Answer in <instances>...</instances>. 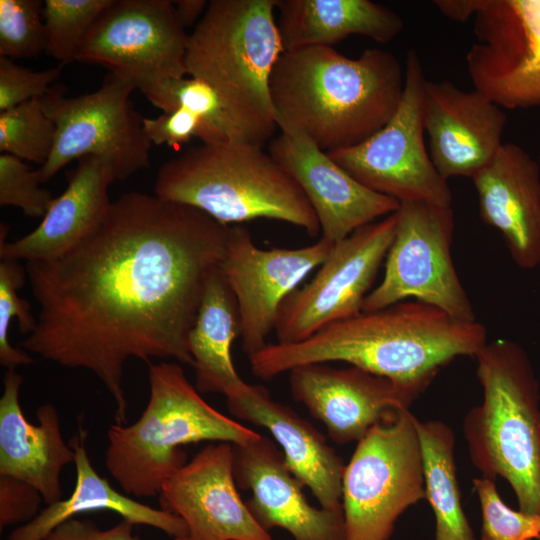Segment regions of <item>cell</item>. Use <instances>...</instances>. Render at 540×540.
<instances>
[{
	"label": "cell",
	"instance_id": "4",
	"mask_svg": "<svg viewBox=\"0 0 540 540\" xmlns=\"http://www.w3.org/2000/svg\"><path fill=\"white\" fill-rule=\"evenodd\" d=\"M154 194L227 226L265 218L297 226L311 237L321 231L295 179L262 146L241 140L202 143L163 163Z\"/></svg>",
	"mask_w": 540,
	"mask_h": 540
},
{
	"label": "cell",
	"instance_id": "30",
	"mask_svg": "<svg viewBox=\"0 0 540 540\" xmlns=\"http://www.w3.org/2000/svg\"><path fill=\"white\" fill-rule=\"evenodd\" d=\"M113 0H45L43 21L46 29L45 53L62 65L75 56L99 15Z\"/></svg>",
	"mask_w": 540,
	"mask_h": 540
},
{
	"label": "cell",
	"instance_id": "20",
	"mask_svg": "<svg viewBox=\"0 0 540 540\" xmlns=\"http://www.w3.org/2000/svg\"><path fill=\"white\" fill-rule=\"evenodd\" d=\"M233 448L236 484L251 491L246 505L264 530L281 528L294 540H346L343 508L312 506L303 493L304 484L268 437L260 435Z\"/></svg>",
	"mask_w": 540,
	"mask_h": 540
},
{
	"label": "cell",
	"instance_id": "11",
	"mask_svg": "<svg viewBox=\"0 0 540 540\" xmlns=\"http://www.w3.org/2000/svg\"><path fill=\"white\" fill-rule=\"evenodd\" d=\"M404 89L389 122L359 145L326 152L354 179L399 203L451 206L448 182L435 168L424 143L423 68L415 51L406 56Z\"/></svg>",
	"mask_w": 540,
	"mask_h": 540
},
{
	"label": "cell",
	"instance_id": "8",
	"mask_svg": "<svg viewBox=\"0 0 540 540\" xmlns=\"http://www.w3.org/2000/svg\"><path fill=\"white\" fill-rule=\"evenodd\" d=\"M416 420L403 410L357 442L342 478L346 540H389L398 518L425 499Z\"/></svg>",
	"mask_w": 540,
	"mask_h": 540
},
{
	"label": "cell",
	"instance_id": "19",
	"mask_svg": "<svg viewBox=\"0 0 540 540\" xmlns=\"http://www.w3.org/2000/svg\"><path fill=\"white\" fill-rule=\"evenodd\" d=\"M422 121L429 155L446 180L472 177L503 144L507 117L480 91L463 90L448 80L422 87Z\"/></svg>",
	"mask_w": 540,
	"mask_h": 540
},
{
	"label": "cell",
	"instance_id": "28",
	"mask_svg": "<svg viewBox=\"0 0 540 540\" xmlns=\"http://www.w3.org/2000/svg\"><path fill=\"white\" fill-rule=\"evenodd\" d=\"M425 481V499L435 515V540H476L461 504L454 459L455 436L442 421L416 420Z\"/></svg>",
	"mask_w": 540,
	"mask_h": 540
},
{
	"label": "cell",
	"instance_id": "10",
	"mask_svg": "<svg viewBox=\"0 0 540 540\" xmlns=\"http://www.w3.org/2000/svg\"><path fill=\"white\" fill-rule=\"evenodd\" d=\"M396 230L384 262V275L364 300L372 311L404 300L437 307L462 321L476 316L451 256V206L400 203Z\"/></svg>",
	"mask_w": 540,
	"mask_h": 540
},
{
	"label": "cell",
	"instance_id": "9",
	"mask_svg": "<svg viewBox=\"0 0 540 540\" xmlns=\"http://www.w3.org/2000/svg\"><path fill=\"white\" fill-rule=\"evenodd\" d=\"M135 89L137 81L132 76L109 71L91 93L66 97L60 87H52L40 97L42 109L56 127L52 153L37 169L40 182L85 156L106 160L116 181L148 168L152 143L130 99Z\"/></svg>",
	"mask_w": 540,
	"mask_h": 540
},
{
	"label": "cell",
	"instance_id": "33",
	"mask_svg": "<svg viewBox=\"0 0 540 540\" xmlns=\"http://www.w3.org/2000/svg\"><path fill=\"white\" fill-rule=\"evenodd\" d=\"M41 0H0V57L31 58L46 50Z\"/></svg>",
	"mask_w": 540,
	"mask_h": 540
},
{
	"label": "cell",
	"instance_id": "13",
	"mask_svg": "<svg viewBox=\"0 0 540 540\" xmlns=\"http://www.w3.org/2000/svg\"><path fill=\"white\" fill-rule=\"evenodd\" d=\"M474 89L507 109L540 106V0H473Z\"/></svg>",
	"mask_w": 540,
	"mask_h": 540
},
{
	"label": "cell",
	"instance_id": "3",
	"mask_svg": "<svg viewBox=\"0 0 540 540\" xmlns=\"http://www.w3.org/2000/svg\"><path fill=\"white\" fill-rule=\"evenodd\" d=\"M395 55L348 58L330 46L285 51L269 80L278 129L293 128L330 152L361 144L395 114L404 89Z\"/></svg>",
	"mask_w": 540,
	"mask_h": 540
},
{
	"label": "cell",
	"instance_id": "34",
	"mask_svg": "<svg viewBox=\"0 0 540 540\" xmlns=\"http://www.w3.org/2000/svg\"><path fill=\"white\" fill-rule=\"evenodd\" d=\"M481 512V540H540V516L513 510L501 499L495 481L473 479Z\"/></svg>",
	"mask_w": 540,
	"mask_h": 540
},
{
	"label": "cell",
	"instance_id": "29",
	"mask_svg": "<svg viewBox=\"0 0 540 540\" xmlns=\"http://www.w3.org/2000/svg\"><path fill=\"white\" fill-rule=\"evenodd\" d=\"M137 89L163 112L182 107L196 114L202 122L200 140L204 144L245 141L219 94L201 79L190 76L145 81Z\"/></svg>",
	"mask_w": 540,
	"mask_h": 540
},
{
	"label": "cell",
	"instance_id": "5",
	"mask_svg": "<svg viewBox=\"0 0 540 540\" xmlns=\"http://www.w3.org/2000/svg\"><path fill=\"white\" fill-rule=\"evenodd\" d=\"M277 0H211L188 35L187 75L221 97L246 142L262 146L278 129L269 80L285 52Z\"/></svg>",
	"mask_w": 540,
	"mask_h": 540
},
{
	"label": "cell",
	"instance_id": "39",
	"mask_svg": "<svg viewBox=\"0 0 540 540\" xmlns=\"http://www.w3.org/2000/svg\"><path fill=\"white\" fill-rule=\"evenodd\" d=\"M134 524L127 520L108 529H100L88 519L71 518L54 528L44 540H140Z\"/></svg>",
	"mask_w": 540,
	"mask_h": 540
},
{
	"label": "cell",
	"instance_id": "12",
	"mask_svg": "<svg viewBox=\"0 0 540 540\" xmlns=\"http://www.w3.org/2000/svg\"><path fill=\"white\" fill-rule=\"evenodd\" d=\"M396 212L334 243L314 277L283 301L274 330L278 343L303 341L362 311L392 243Z\"/></svg>",
	"mask_w": 540,
	"mask_h": 540
},
{
	"label": "cell",
	"instance_id": "17",
	"mask_svg": "<svg viewBox=\"0 0 540 540\" xmlns=\"http://www.w3.org/2000/svg\"><path fill=\"white\" fill-rule=\"evenodd\" d=\"M289 385L293 398L324 424L338 444L360 441L415 400L389 379L352 365H300L289 371Z\"/></svg>",
	"mask_w": 540,
	"mask_h": 540
},
{
	"label": "cell",
	"instance_id": "37",
	"mask_svg": "<svg viewBox=\"0 0 540 540\" xmlns=\"http://www.w3.org/2000/svg\"><path fill=\"white\" fill-rule=\"evenodd\" d=\"M143 128L152 144L172 148L188 143L193 137L200 139L202 134L200 118L182 107L163 112L156 118L143 117Z\"/></svg>",
	"mask_w": 540,
	"mask_h": 540
},
{
	"label": "cell",
	"instance_id": "31",
	"mask_svg": "<svg viewBox=\"0 0 540 540\" xmlns=\"http://www.w3.org/2000/svg\"><path fill=\"white\" fill-rule=\"evenodd\" d=\"M56 127L39 98L0 112V151L41 166L49 159Z\"/></svg>",
	"mask_w": 540,
	"mask_h": 540
},
{
	"label": "cell",
	"instance_id": "21",
	"mask_svg": "<svg viewBox=\"0 0 540 540\" xmlns=\"http://www.w3.org/2000/svg\"><path fill=\"white\" fill-rule=\"evenodd\" d=\"M482 221L500 232L514 263L540 265V171L519 146L503 143L471 177Z\"/></svg>",
	"mask_w": 540,
	"mask_h": 540
},
{
	"label": "cell",
	"instance_id": "38",
	"mask_svg": "<svg viewBox=\"0 0 540 540\" xmlns=\"http://www.w3.org/2000/svg\"><path fill=\"white\" fill-rule=\"evenodd\" d=\"M40 492L20 479L0 475V529L26 524L39 513Z\"/></svg>",
	"mask_w": 540,
	"mask_h": 540
},
{
	"label": "cell",
	"instance_id": "41",
	"mask_svg": "<svg viewBox=\"0 0 540 540\" xmlns=\"http://www.w3.org/2000/svg\"><path fill=\"white\" fill-rule=\"evenodd\" d=\"M433 3L453 21L465 22L473 16V0H437Z\"/></svg>",
	"mask_w": 540,
	"mask_h": 540
},
{
	"label": "cell",
	"instance_id": "25",
	"mask_svg": "<svg viewBox=\"0 0 540 540\" xmlns=\"http://www.w3.org/2000/svg\"><path fill=\"white\" fill-rule=\"evenodd\" d=\"M86 435L79 419L77 432L70 441L76 468V483L71 495L47 505L30 522L15 528L7 540H44L61 523L78 514L94 511H112L134 525L159 529L174 540L185 537L187 527L180 517L118 492L97 473L87 453Z\"/></svg>",
	"mask_w": 540,
	"mask_h": 540
},
{
	"label": "cell",
	"instance_id": "16",
	"mask_svg": "<svg viewBox=\"0 0 540 540\" xmlns=\"http://www.w3.org/2000/svg\"><path fill=\"white\" fill-rule=\"evenodd\" d=\"M233 463V444H210L163 484L161 509L187 527L180 540H272L241 499Z\"/></svg>",
	"mask_w": 540,
	"mask_h": 540
},
{
	"label": "cell",
	"instance_id": "14",
	"mask_svg": "<svg viewBox=\"0 0 540 540\" xmlns=\"http://www.w3.org/2000/svg\"><path fill=\"white\" fill-rule=\"evenodd\" d=\"M188 35L173 1L113 0L84 38L75 61L145 81L187 75Z\"/></svg>",
	"mask_w": 540,
	"mask_h": 540
},
{
	"label": "cell",
	"instance_id": "2",
	"mask_svg": "<svg viewBox=\"0 0 540 540\" xmlns=\"http://www.w3.org/2000/svg\"><path fill=\"white\" fill-rule=\"evenodd\" d=\"M479 321L455 319L409 299L332 323L296 343H268L249 357L252 374L271 380L310 363L345 362L392 381L413 398L439 370L487 343Z\"/></svg>",
	"mask_w": 540,
	"mask_h": 540
},
{
	"label": "cell",
	"instance_id": "32",
	"mask_svg": "<svg viewBox=\"0 0 540 540\" xmlns=\"http://www.w3.org/2000/svg\"><path fill=\"white\" fill-rule=\"evenodd\" d=\"M26 269L20 261L1 259L0 262V363L8 370L33 362L21 348L13 347L8 338L9 328L17 319L22 334H30L36 326L30 303L18 295L24 285Z\"/></svg>",
	"mask_w": 540,
	"mask_h": 540
},
{
	"label": "cell",
	"instance_id": "22",
	"mask_svg": "<svg viewBox=\"0 0 540 540\" xmlns=\"http://www.w3.org/2000/svg\"><path fill=\"white\" fill-rule=\"evenodd\" d=\"M229 412L267 429L282 448L291 472L309 487L320 507L342 508L345 465L325 437L289 406L273 400L261 385L242 381L226 396Z\"/></svg>",
	"mask_w": 540,
	"mask_h": 540
},
{
	"label": "cell",
	"instance_id": "24",
	"mask_svg": "<svg viewBox=\"0 0 540 540\" xmlns=\"http://www.w3.org/2000/svg\"><path fill=\"white\" fill-rule=\"evenodd\" d=\"M114 181V171L106 160L95 156L80 158L69 174L66 189L54 197L35 229L8 242L9 228L1 223V259L44 261L71 249L104 217L112 202L108 192Z\"/></svg>",
	"mask_w": 540,
	"mask_h": 540
},
{
	"label": "cell",
	"instance_id": "36",
	"mask_svg": "<svg viewBox=\"0 0 540 540\" xmlns=\"http://www.w3.org/2000/svg\"><path fill=\"white\" fill-rule=\"evenodd\" d=\"M60 76L61 66L32 71L12 59L0 57V112L42 97Z\"/></svg>",
	"mask_w": 540,
	"mask_h": 540
},
{
	"label": "cell",
	"instance_id": "23",
	"mask_svg": "<svg viewBox=\"0 0 540 540\" xmlns=\"http://www.w3.org/2000/svg\"><path fill=\"white\" fill-rule=\"evenodd\" d=\"M22 383L15 369L7 371L0 398V475L32 485L49 505L62 499L61 472L75 454L52 403L38 407V424L26 419L19 401Z\"/></svg>",
	"mask_w": 540,
	"mask_h": 540
},
{
	"label": "cell",
	"instance_id": "1",
	"mask_svg": "<svg viewBox=\"0 0 540 540\" xmlns=\"http://www.w3.org/2000/svg\"><path fill=\"white\" fill-rule=\"evenodd\" d=\"M229 232L194 207L155 194L121 195L71 249L26 263L39 313L21 347L92 372L113 398L116 423L126 424L129 358L193 367L188 336Z\"/></svg>",
	"mask_w": 540,
	"mask_h": 540
},
{
	"label": "cell",
	"instance_id": "6",
	"mask_svg": "<svg viewBox=\"0 0 540 540\" xmlns=\"http://www.w3.org/2000/svg\"><path fill=\"white\" fill-rule=\"evenodd\" d=\"M150 394L131 425L107 432L105 466L128 495L153 497L187 463L181 446L201 441L245 444L261 434L216 410L172 362L149 364Z\"/></svg>",
	"mask_w": 540,
	"mask_h": 540
},
{
	"label": "cell",
	"instance_id": "26",
	"mask_svg": "<svg viewBox=\"0 0 540 540\" xmlns=\"http://www.w3.org/2000/svg\"><path fill=\"white\" fill-rule=\"evenodd\" d=\"M276 11L285 51L333 47L351 35L387 43L404 27L395 11L370 0H277Z\"/></svg>",
	"mask_w": 540,
	"mask_h": 540
},
{
	"label": "cell",
	"instance_id": "27",
	"mask_svg": "<svg viewBox=\"0 0 540 540\" xmlns=\"http://www.w3.org/2000/svg\"><path fill=\"white\" fill-rule=\"evenodd\" d=\"M240 334L237 301L220 265L208 279L188 336L195 387L200 393L226 396L243 381L235 370L231 355L232 343Z\"/></svg>",
	"mask_w": 540,
	"mask_h": 540
},
{
	"label": "cell",
	"instance_id": "40",
	"mask_svg": "<svg viewBox=\"0 0 540 540\" xmlns=\"http://www.w3.org/2000/svg\"><path fill=\"white\" fill-rule=\"evenodd\" d=\"M173 3L177 18L184 28L196 25L208 6L205 0H178Z\"/></svg>",
	"mask_w": 540,
	"mask_h": 540
},
{
	"label": "cell",
	"instance_id": "7",
	"mask_svg": "<svg viewBox=\"0 0 540 540\" xmlns=\"http://www.w3.org/2000/svg\"><path fill=\"white\" fill-rule=\"evenodd\" d=\"M475 358L483 401L463 421L470 459L482 477L509 483L519 510L540 516V395L529 357L497 339Z\"/></svg>",
	"mask_w": 540,
	"mask_h": 540
},
{
	"label": "cell",
	"instance_id": "15",
	"mask_svg": "<svg viewBox=\"0 0 540 540\" xmlns=\"http://www.w3.org/2000/svg\"><path fill=\"white\" fill-rule=\"evenodd\" d=\"M333 245L320 238L300 248L262 249L245 227L230 226L221 269L237 301L242 350L248 357L268 344L283 301L323 263Z\"/></svg>",
	"mask_w": 540,
	"mask_h": 540
},
{
	"label": "cell",
	"instance_id": "35",
	"mask_svg": "<svg viewBox=\"0 0 540 540\" xmlns=\"http://www.w3.org/2000/svg\"><path fill=\"white\" fill-rule=\"evenodd\" d=\"M37 170L23 160L0 154V205L21 209L29 217H44L54 197L40 186Z\"/></svg>",
	"mask_w": 540,
	"mask_h": 540
},
{
	"label": "cell",
	"instance_id": "18",
	"mask_svg": "<svg viewBox=\"0 0 540 540\" xmlns=\"http://www.w3.org/2000/svg\"><path fill=\"white\" fill-rule=\"evenodd\" d=\"M279 130L268 152L302 189L319 221L322 239L336 243L399 209L396 199L358 182L300 131Z\"/></svg>",
	"mask_w": 540,
	"mask_h": 540
}]
</instances>
